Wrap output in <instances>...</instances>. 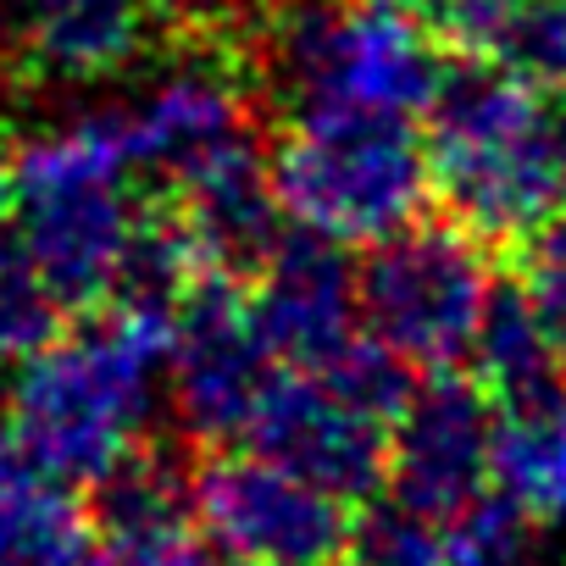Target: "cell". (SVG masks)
Returning <instances> with one entry per match:
<instances>
[{
    "label": "cell",
    "mask_w": 566,
    "mask_h": 566,
    "mask_svg": "<svg viewBox=\"0 0 566 566\" xmlns=\"http://www.w3.org/2000/svg\"><path fill=\"white\" fill-rule=\"evenodd\" d=\"M178 312L112 301L84 328L34 350L7 395L23 455L62 483H106L145 439Z\"/></svg>",
    "instance_id": "1"
},
{
    "label": "cell",
    "mask_w": 566,
    "mask_h": 566,
    "mask_svg": "<svg viewBox=\"0 0 566 566\" xmlns=\"http://www.w3.org/2000/svg\"><path fill=\"white\" fill-rule=\"evenodd\" d=\"M428 167L450 217L511 255L566 200V123L511 62L455 56L428 106Z\"/></svg>",
    "instance_id": "2"
},
{
    "label": "cell",
    "mask_w": 566,
    "mask_h": 566,
    "mask_svg": "<svg viewBox=\"0 0 566 566\" xmlns=\"http://www.w3.org/2000/svg\"><path fill=\"white\" fill-rule=\"evenodd\" d=\"M450 51L384 0H272L244 67L295 112H428Z\"/></svg>",
    "instance_id": "3"
},
{
    "label": "cell",
    "mask_w": 566,
    "mask_h": 566,
    "mask_svg": "<svg viewBox=\"0 0 566 566\" xmlns=\"http://www.w3.org/2000/svg\"><path fill=\"white\" fill-rule=\"evenodd\" d=\"M266 161L283 217L334 244H384L433 195L428 145L389 112H295Z\"/></svg>",
    "instance_id": "4"
},
{
    "label": "cell",
    "mask_w": 566,
    "mask_h": 566,
    "mask_svg": "<svg viewBox=\"0 0 566 566\" xmlns=\"http://www.w3.org/2000/svg\"><path fill=\"white\" fill-rule=\"evenodd\" d=\"M361 323L400 361L439 373L472 356L489 301L500 290L494 244L467 222H411L373 244L356 272Z\"/></svg>",
    "instance_id": "5"
},
{
    "label": "cell",
    "mask_w": 566,
    "mask_h": 566,
    "mask_svg": "<svg viewBox=\"0 0 566 566\" xmlns=\"http://www.w3.org/2000/svg\"><path fill=\"white\" fill-rule=\"evenodd\" d=\"M189 494L222 566H334L345 555V500L261 450H211Z\"/></svg>",
    "instance_id": "6"
},
{
    "label": "cell",
    "mask_w": 566,
    "mask_h": 566,
    "mask_svg": "<svg viewBox=\"0 0 566 566\" xmlns=\"http://www.w3.org/2000/svg\"><path fill=\"white\" fill-rule=\"evenodd\" d=\"M172 411L189 439L228 444L250 433V417L283 361L272 356L255 306H250V277L206 272L178 306L172 328Z\"/></svg>",
    "instance_id": "7"
},
{
    "label": "cell",
    "mask_w": 566,
    "mask_h": 566,
    "mask_svg": "<svg viewBox=\"0 0 566 566\" xmlns=\"http://www.w3.org/2000/svg\"><path fill=\"white\" fill-rule=\"evenodd\" d=\"M244 439L345 505H361L389 483V422L312 367H283L272 378Z\"/></svg>",
    "instance_id": "8"
},
{
    "label": "cell",
    "mask_w": 566,
    "mask_h": 566,
    "mask_svg": "<svg viewBox=\"0 0 566 566\" xmlns=\"http://www.w3.org/2000/svg\"><path fill=\"white\" fill-rule=\"evenodd\" d=\"M494 428H500V406L478 378L455 367L428 373V384H417L400 417L389 422L395 500L439 522L467 511L494 478Z\"/></svg>",
    "instance_id": "9"
},
{
    "label": "cell",
    "mask_w": 566,
    "mask_h": 566,
    "mask_svg": "<svg viewBox=\"0 0 566 566\" xmlns=\"http://www.w3.org/2000/svg\"><path fill=\"white\" fill-rule=\"evenodd\" d=\"M250 306L283 367H328L356 339L361 283L334 239L301 228L250 272Z\"/></svg>",
    "instance_id": "10"
},
{
    "label": "cell",
    "mask_w": 566,
    "mask_h": 566,
    "mask_svg": "<svg viewBox=\"0 0 566 566\" xmlns=\"http://www.w3.org/2000/svg\"><path fill=\"white\" fill-rule=\"evenodd\" d=\"M172 34V0H12V67L29 90H84Z\"/></svg>",
    "instance_id": "11"
},
{
    "label": "cell",
    "mask_w": 566,
    "mask_h": 566,
    "mask_svg": "<svg viewBox=\"0 0 566 566\" xmlns=\"http://www.w3.org/2000/svg\"><path fill=\"white\" fill-rule=\"evenodd\" d=\"M128 117H134L139 167H156L167 184L261 139V112L244 84V67L211 51L178 62L161 84L145 90L139 106H128Z\"/></svg>",
    "instance_id": "12"
},
{
    "label": "cell",
    "mask_w": 566,
    "mask_h": 566,
    "mask_svg": "<svg viewBox=\"0 0 566 566\" xmlns=\"http://www.w3.org/2000/svg\"><path fill=\"white\" fill-rule=\"evenodd\" d=\"M23 250L62 295L67 312H101L128 272L145 206L123 195V184L67 189L23 200Z\"/></svg>",
    "instance_id": "13"
},
{
    "label": "cell",
    "mask_w": 566,
    "mask_h": 566,
    "mask_svg": "<svg viewBox=\"0 0 566 566\" xmlns=\"http://www.w3.org/2000/svg\"><path fill=\"white\" fill-rule=\"evenodd\" d=\"M90 566H222L167 450H134L106 483H95Z\"/></svg>",
    "instance_id": "14"
},
{
    "label": "cell",
    "mask_w": 566,
    "mask_h": 566,
    "mask_svg": "<svg viewBox=\"0 0 566 566\" xmlns=\"http://www.w3.org/2000/svg\"><path fill=\"white\" fill-rule=\"evenodd\" d=\"M95 516L73 483L40 472L0 417V566H90Z\"/></svg>",
    "instance_id": "15"
},
{
    "label": "cell",
    "mask_w": 566,
    "mask_h": 566,
    "mask_svg": "<svg viewBox=\"0 0 566 566\" xmlns=\"http://www.w3.org/2000/svg\"><path fill=\"white\" fill-rule=\"evenodd\" d=\"M128 167H139V156H134V117H128V106L73 112V117L51 123L45 134H34V139L12 156L18 200L123 184V172H128Z\"/></svg>",
    "instance_id": "16"
},
{
    "label": "cell",
    "mask_w": 566,
    "mask_h": 566,
    "mask_svg": "<svg viewBox=\"0 0 566 566\" xmlns=\"http://www.w3.org/2000/svg\"><path fill=\"white\" fill-rule=\"evenodd\" d=\"M494 489L516 500L538 527L566 522V384L500 406Z\"/></svg>",
    "instance_id": "17"
},
{
    "label": "cell",
    "mask_w": 566,
    "mask_h": 566,
    "mask_svg": "<svg viewBox=\"0 0 566 566\" xmlns=\"http://www.w3.org/2000/svg\"><path fill=\"white\" fill-rule=\"evenodd\" d=\"M472 361H478L472 378L494 395V406H511V400H527V395H544V389L566 384V373L555 361V345H549L527 290L511 283V277H500V290L489 301Z\"/></svg>",
    "instance_id": "18"
},
{
    "label": "cell",
    "mask_w": 566,
    "mask_h": 566,
    "mask_svg": "<svg viewBox=\"0 0 566 566\" xmlns=\"http://www.w3.org/2000/svg\"><path fill=\"white\" fill-rule=\"evenodd\" d=\"M67 334V306L23 250V239H0V361H29L34 350Z\"/></svg>",
    "instance_id": "19"
},
{
    "label": "cell",
    "mask_w": 566,
    "mask_h": 566,
    "mask_svg": "<svg viewBox=\"0 0 566 566\" xmlns=\"http://www.w3.org/2000/svg\"><path fill=\"white\" fill-rule=\"evenodd\" d=\"M345 566H450L444 522L406 500H361L345 533Z\"/></svg>",
    "instance_id": "20"
},
{
    "label": "cell",
    "mask_w": 566,
    "mask_h": 566,
    "mask_svg": "<svg viewBox=\"0 0 566 566\" xmlns=\"http://www.w3.org/2000/svg\"><path fill=\"white\" fill-rule=\"evenodd\" d=\"M533 516L505 500L500 489L478 494L467 511H455L444 522V544H450V566H527V544H533Z\"/></svg>",
    "instance_id": "21"
},
{
    "label": "cell",
    "mask_w": 566,
    "mask_h": 566,
    "mask_svg": "<svg viewBox=\"0 0 566 566\" xmlns=\"http://www.w3.org/2000/svg\"><path fill=\"white\" fill-rule=\"evenodd\" d=\"M384 7L428 29L450 56H489V62H500L516 23V0H384Z\"/></svg>",
    "instance_id": "22"
},
{
    "label": "cell",
    "mask_w": 566,
    "mask_h": 566,
    "mask_svg": "<svg viewBox=\"0 0 566 566\" xmlns=\"http://www.w3.org/2000/svg\"><path fill=\"white\" fill-rule=\"evenodd\" d=\"M500 62H511L544 95L566 101V0H516V23Z\"/></svg>",
    "instance_id": "23"
},
{
    "label": "cell",
    "mask_w": 566,
    "mask_h": 566,
    "mask_svg": "<svg viewBox=\"0 0 566 566\" xmlns=\"http://www.w3.org/2000/svg\"><path fill=\"white\" fill-rule=\"evenodd\" d=\"M511 266H516V283L527 290V301L555 345L560 373H566V222H544L527 244L511 250Z\"/></svg>",
    "instance_id": "24"
},
{
    "label": "cell",
    "mask_w": 566,
    "mask_h": 566,
    "mask_svg": "<svg viewBox=\"0 0 566 566\" xmlns=\"http://www.w3.org/2000/svg\"><path fill=\"white\" fill-rule=\"evenodd\" d=\"M18 200V178H12V161L0 156V217H7V206Z\"/></svg>",
    "instance_id": "25"
},
{
    "label": "cell",
    "mask_w": 566,
    "mask_h": 566,
    "mask_svg": "<svg viewBox=\"0 0 566 566\" xmlns=\"http://www.w3.org/2000/svg\"><path fill=\"white\" fill-rule=\"evenodd\" d=\"M0 7H7V0H0Z\"/></svg>",
    "instance_id": "26"
}]
</instances>
